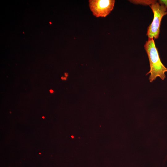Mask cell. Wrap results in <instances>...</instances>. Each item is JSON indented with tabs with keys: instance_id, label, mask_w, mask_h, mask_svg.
<instances>
[{
	"instance_id": "1",
	"label": "cell",
	"mask_w": 167,
	"mask_h": 167,
	"mask_svg": "<svg viewBox=\"0 0 167 167\" xmlns=\"http://www.w3.org/2000/svg\"><path fill=\"white\" fill-rule=\"evenodd\" d=\"M144 47L149 62L150 70L146 75L150 74L149 78L150 82H152L157 77L164 80L166 77L165 73L167 72V68L161 62L154 39L148 38Z\"/></svg>"
},
{
	"instance_id": "2",
	"label": "cell",
	"mask_w": 167,
	"mask_h": 167,
	"mask_svg": "<svg viewBox=\"0 0 167 167\" xmlns=\"http://www.w3.org/2000/svg\"><path fill=\"white\" fill-rule=\"evenodd\" d=\"M154 14L152 22L148 28L146 35L148 38H158L160 28L162 17L167 14V9L163 5L160 4L157 2L150 6Z\"/></svg>"
},
{
	"instance_id": "3",
	"label": "cell",
	"mask_w": 167,
	"mask_h": 167,
	"mask_svg": "<svg viewBox=\"0 0 167 167\" xmlns=\"http://www.w3.org/2000/svg\"><path fill=\"white\" fill-rule=\"evenodd\" d=\"M90 9L93 15L96 17H105L113 9L114 0H89Z\"/></svg>"
},
{
	"instance_id": "4",
	"label": "cell",
	"mask_w": 167,
	"mask_h": 167,
	"mask_svg": "<svg viewBox=\"0 0 167 167\" xmlns=\"http://www.w3.org/2000/svg\"><path fill=\"white\" fill-rule=\"evenodd\" d=\"M131 3L136 4H141L143 5H151L157 2L156 0H129Z\"/></svg>"
},
{
	"instance_id": "5",
	"label": "cell",
	"mask_w": 167,
	"mask_h": 167,
	"mask_svg": "<svg viewBox=\"0 0 167 167\" xmlns=\"http://www.w3.org/2000/svg\"><path fill=\"white\" fill-rule=\"evenodd\" d=\"M158 2L160 5H163L167 9V0H159Z\"/></svg>"
},
{
	"instance_id": "6",
	"label": "cell",
	"mask_w": 167,
	"mask_h": 167,
	"mask_svg": "<svg viewBox=\"0 0 167 167\" xmlns=\"http://www.w3.org/2000/svg\"><path fill=\"white\" fill-rule=\"evenodd\" d=\"M50 92H51V93H53V92L54 91L53 90H50Z\"/></svg>"
},
{
	"instance_id": "7",
	"label": "cell",
	"mask_w": 167,
	"mask_h": 167,
	"mask_svg": "<svg viewBox=\"0 0 167 167\" xmlns=\"http://www.w3.org/2000/svg\"><path fill=\"white\" fill-rule=\"evenodd\" d=\"M68 74L66 73H65V75L66 76H68Z\"/></svg>"
},
{
	"instance_id": "8",
	"label": "cell",
	"mask_w": 167,
	"mask_h": 167,
	"mask_svg": "<svg viewBox=\"0 0 167 167\" xmlns=\"http://www.w3.org/2000/svg\"><path fill=\"white\" fill-rule=\"evenodd\" d=\"M42 118H45V117H42Z\"/></svg>"
},
{
	"instance_id": "9",
	"label": "cell",
	"mask_w": 167,
	"mask_h": 167,
	"mask_svg": "<svg viewBox=\"0 0 167 167\" xmlns=\"http://www.w3.org/2000/svg\"><path fill=\"white\" fill-rule=\"evenodd\" d=\"M49 23H50V24H51V23L50 22Z\"/></svg>"
},
{
	"instance_id": "10",
	"label": "cell",
	"mask_w": 167,
	"mask_h": 167,
	"mask_svg": "<svg viewBox=\"0 0 167 167\" xmlns=\"http://www.w3.org/2000/svg\"><path fill=\"white\" fill-rule=\"evenodd\" d=\"M72 138H73L74 137H73L72 136H71Z\"/></svg>"
}]
</instances>
